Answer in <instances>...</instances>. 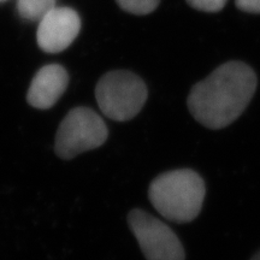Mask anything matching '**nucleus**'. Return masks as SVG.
Segmentation results:
<instances>
[{
    "mask_svg": "<svg viewBox=\"0 0 260 260\" xmlns=\"http://www.w3.org/2000/svg\"><path fill=\"white\" fill-rule=\"evenodd\" d=\"M119 8L133 15H148L158 8L160 0H116Z\"/></svg>",
    "mask_w": 260,
    "mask_h": 260,
    "instance_id": "obj_9",
    "label": "nucleus"
},
{
    "mask_svg": "<svg viewBox=\"0 0 260 260\" xmlns=\"http://www.w3.org/2000/svg\"><path fill=\"white\" fill-rule=\"evenodd\" d=\"M69 84V75L61 65H45L35 74L27 93V102L39 110L51 109Z\"/></svg>",
    "mask_w": 260,
    "mask_h": 260,
    "instance_id": "obj_7",
    "label": "nucleus"
},
{
    "mask_svg": "<svg viewBox=\"0 0 260 260\" xmlns=\"http://www.w3.org/2000/svg\"><path fill=\"white\" fill-rule=\"evenodd\" d=\"M236 8L249 14H260V0H235Z\"/></svg>",
    "mask_w": 260,
    "mask_h": 260,
    "instance_id": "obj_11",
    "label": "nucleus"
},
{
    "mask_svg": "<svg viewBox=\"0 0 260 260\" xmlns=\"http://www.w3.org/2000/svg\"><path fill=\"white\" fill-rule=\"evenodd\" d=\"M148 90L138 75L113 70L104 75L95 87V99L107 118L126 122L139 115L147 102Z\"/></svg>",
    "mask_w": 260,
    "mask_h": 260,
    "instance_id": "obj_3",
    "label": "nucleus"
},
{
    "mask_svg": "<svg viewBox=\"0 0 260 260\" xmlns=\"http://www.w3.org/2000/svg\"><path fill=\"white\" fill-rule=\"evenodd\" d=\"M56 0H17L18 14L25 19H41L52 9L56 8Z\"/></svg>",
    "mask_w": 260,
    "mask_h": 260,
    "instance_id": "obj_8",
    "label": "nucleus"
},
{
    "mask_svg": "<svg viewBox=\"0 0 260 260\" xmlns=\"http://www.w3.org/2000/svg\"><path fill=\"white\" fill-rule=\"evenodd\" d=\"M4 2H6V0H0V3H4Z\"/></svg>",
    "mask_w": 260,
    "mask_h": 260,
    "instance_id": "obj_13",
    "label": "nucleus"
},
{
    "mask_svg": "<svg viewBox=\"0 0 260 260\" xmlns=\"http://www.w3.org/2000/svg\"><path fill=\"white\" fill-rule=\"evenodd\" d=\"M206 194L203 177L191 169L162 172L148 188L153 207L165 219L189 223L199 216Z\"/></svg>",
    "mask_w": 260,
    "mask_h": 260,
    "instance_id": "obj_2",
    "label": "nucleus"
},
{
    "mask_svg": "<svg viewBox=\"0 0 260 260\" xmlns=\"http://www.w3.org/2000/svg\"><path fill=\"white\" fill-rule=\"evenodd\" d=\"M228 0H187L191 8L204 12H218L225 6Z\"/></svg>",
    "mask_w": 260,
    "mask_h": 260,
    "instance_id": "obj_10",
    "label": "nucleus"
},
{
    "mask_svg": "<svg viewBox=\"0 0 260 260\" xmlns=\"http://www.w3.org/2000/svg\"><path fill=\"white\" fill-rule=\"evenodd\" d=\"M256 84L258 79L249 65L228 61L194 84L187 99L188 110L205 128L224 129L247 109Z\"/></svg>",
    "mask_w": 260,
    "mask_h": 260,
    "instance_id": "obj_1",
    "label": "nucleus"
},
{
    "mask_svg": "<svg viewBox=\"0 0 260 260\" xmlns=\"http://www.w3.org/2000/svg\"><path fill=\"white\" fill-rule=\"evenodd\" d=\"M107 135L105 122L96 112L88 107H75L57 130L54 152L60 159L70 160L83 152L100 147Z\"/></svg>",
    "mask_w": 260,
    "mask_h": 260,
    "instance_id": "obj_4",
    "label": "nucleus"
},
{
    "mask_svg": "<svg viewBox=\"0 0 260 260\" xmlns=\"http://www.w3.org/2000/svg\"><path fill=\"white\" fill-rule=\"evenodd\" d=\"M251 260H260V251L256 252L255 254L252 256V259H251Z\"/></svg>",
    "mask_w": 260,
    "mask_h": 260,
    "instance_id": "obj_12",
    "label": "nucleus"
},
{
    "mask_svg": "<svg viewBox=\"0 0 260 260\" xmlns=\"http://www.w3.org/2000/svg\"><path fill=\"white\" fill-rule=\"evenodd\" d=\"M128 225L147 260H186L183 245L170 226L146 212L132 210Z\"/></svg>",
    "mask_w": 260,
    "mask_h": 260,
    "instance_id": "obj_5",
    "label": "nucleus"
},
{
    "mask_svg": "<svg viewBox=\"0 0 260 260\" xmlns=\"http://www.w3.org/2000/svg\"><path fill=\"white\" fill-rule=\"evenodd\" d=\"M81 29L80 16L70 8H54L40 19L37 40L47 53H58L73 44Z\"/></svg>",
    "mask_w": 260,
    "mask_h": 260,
    "instance_id": "obj_6",
    "label": "nucleus"
}]
</instances>
